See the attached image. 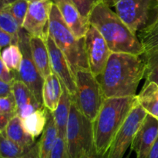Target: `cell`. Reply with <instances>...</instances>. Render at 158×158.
I'll return each mask as SVG.
<instances>
[{"label":"cell","instance_id":"cell-16","mask_svg":"<svg viewBox=\"0 0 158 158\" xmlns=\"http://www.w3.org/2000/svg\"><path fill=\"white\" fill-rule=\"evenodd\" d=\"M30 47L34 63L41 75L45 78L52 72L46 40L41 37L31 36Z\"/></svg>","mask_w":158,"mask_h":158},{"label":"cell","instance_id":"cell-9","mask_svg":"<svg viewBox=\"0 0 158 158\" xmlns=\"http://www.w3.org/2000/svg\"><path fill=\"white\" fill-rule=\"evenodd\" d=\"M147 114L137 99L127 119L114 138L106 158H124L127 150L131 147L134 136Z\"/></svg>","mask_w":158,"mask_h":158},{"label":"cell","instance_id":"cell-4","mask_svg":"<svg viewBox=\"0 0 158 158\" xmlns=\"http://www.w3.org/2000/svg\"><path fill=\"white\" fill-rule=\"evenodd\" d=\"M49 36L66 56L73 74L80 68L89 69L84 37H76L53 2L49 15Z\"/></svg>","mask_w":158,"mask_h":158},{"label":"cell","instance_id":"cell-37","mask_svg":"<svg viewBox=\"0 0 158 158\" xmlns=\"http://www.w3.org/2000/svg\"><path fill=\"white\" fill-rule=\"evenodd\" d=\"M17 0H0V3H1V8L4 7V6H7L9 5L12 4V3L15 2Z\"/></svg>","mask_w":158,"mask_h":158},{"label":"cell","instance_id":"cell-31","mask_svg":"<svg viewBox=\"0 0 158 158\" xmlns=\"http://www.w3.org/2000/svg\"><path fill=\"white\" fill-rule=\"evenodd\" d=\"M47 158H69L66 148V139L58 136Z\"/></svg>","mask_w":158,"mask_h":158},{"label":"cell","instance_id":"cell-25","mask_svg":"<svg viewBox=\"0 0 158 158\" xmlns=\"http://www.w3.org/2000/svg\"><path fill=\"white\" fill-rule=\"evenodd\" d=\"M1 60L10 70L18 71L23 60V53L19 46L12 44L2 49Z\"/></svg>","mask_w":158,"mask_h":158},{"label":"cell","instance_id":"cell-32","mask_svg":"<svg viewBox=\"0 0 158 158\" xmlns=\"http://www.w3.org/2000/svg\"><path fill=\"white\" fill-rule=\"evenodd\" d=\"M1 71H0V80L9 84H13L16 81L15 71L9 69L1 60Z\"/></svg>","mask_w":158,"mask_h":158},{"label":"cell","instance_id":"cell-21","mask_svg":"<svg viewBox=\"0 0 158 158\" xmlns=\"http://www.w3.org/2000/svg\"><path fill=\"white\" fill-rule=\"evenodd\" d=\"M48 115L49 110L45 106L36 110L29 116L22 119L23 128L34 138L38 137L43 134L46 128L48 122Z\"/></svg>","mask_w":158,"mask_h":158},{"label":"cell","instance_id":"cell-20","mask_svg":"<svg viewBox=\"0 0 158 158\" xmlns=\"http://www.w3.org/2000/svg\"><path fill=\"white\" fill-rule=\"evenodd\" d=\"M138 103L147 113L158 119V85L145 81L141 91L137 94Z\"/></svg>","mask_w":158,"mask_h":158},{"label":"cell","instance_id":"cell-35","mask_svg":"<svg viewBox=\"0 0 158 158\" xmlns=\"http://www.w3.org/2000/svg\"><path fill=\"white\" fill-rule=\"evenodd\" d=\"M12 85L0 80V98L7 97L12 94Z\"/></svg>","mask_w":158,"mask_h":158},{"label":"cell","instance_id":"cell-14","mask_svg":"<svg viewBox=\"0 0 158 158\" xmlns=\"http://www.w3.org/2000/svg\"><path fill=\"white\" fill-rule=\"evenodd\" d=\"M56 5L69 29L72 30L77 39L85 37L89 29V20L80 14L77 8L69 0H52Z\"/></svg>","mask_w":158,"mask_h":158},{"label":"cell","instance_id":"cell-34","mask_svg":"<svg viewBox=\"0 0 158 158\" xmlns=\"http://www.w3.org/2000/svg\"><path fill=\"white\" fill-rule=\"evenodd\" d=\"M18 158H41L39 141H37V142L34 143V145L31 147V149L27 153Z\"/></svg>","mask_w":158,"mask_h":158},{"label":"cell","instance_id":"cell-12","mask_svg":"<svg viewBox=\"0 0 158 158\" xmlns=\"http://www.w3.org/2000/svg\"><path fill=\"white\" fill-rule=\"evenodd\" d=\"M46 41L52 73L59 77L62 85L66 87L73 99L75 96L77 90L75 75L71 69L67 58L49 36H48Z\"/></svg>","mask_w":158,"mask_h":158},{"label":"cell","instance_id":"cell-2","mask_svg":"<svg viewBox=\"0 0 158 158\" xmlns=\"http://www.w3.org/2000/svg\"><path fill=\"white\" fill-rule=\"evenodd\" d=\"M89 24L101 33L112 53H126L141 56L144 50L137 33L103 1L93 9Z\"/></svg>","mask_w":158,"mask_h":158},{"label":"cell","instance_id":"cell-19","mask_svg":"<svg viewBox=\"0 0 158 158\" xmlns=\"http://www.w3.org/2000/svg\"><path fill=\"white\" fill-rule=\"evenodd\" d=\"M1 132L4 133L9 139L27 148L32 147L36 142L35 138L25 130L23 128L22 119L17 115L9 121L6 128Z\"/></svg>","mask_w":158,"mask_h":158},{"label":"cell","instance_id":"cell-23","mask_svg":"<svg viewBox=\"0 0 158 158\" xmlns=\"http://www.w3.org/2000/svg\"><path fill=\"white\" fill-rule=\"evenodd\" d=\"M137 36L144 53L152 52L158 49V15L152 23L137 33Z\"/></svg>","mask_w":158,"mask_h":158},{"label":"cell","instance_id":"cell-17","mask_svg":"<svg viewBox=\"0 0 158 158\" xmlns=\"http://www.w3.org/2000/svg\"><path fill=\"white\" fill-rule=\"evenodd\" d=\"M63 94V85L59 77L51 73L44 78L43 87V105L51 112L56 111Z\"/></svg>","mask_w":158,"mask_h":158},{"label":"cell","instance_id":"cell-11","mask_svg":"<svg viewBox=\"0 0 158 158\" xmlns=\"http://www.w3.org/2000/svg\"><path fill=\"white\" fill-rule=\"evenodd\" d=\"M52 5V0L29 3L22 28L31 36L46 40L49 36V15Z\"/></svg>","mask_w":158,"mask_h":158},{"label":"cell","instance_id":"cell-10","mask_svg":"<svg viewBox=\"0 0 158 158\" xmlns=\"http://www.w3.org/2000/svg\"><path fill=\"white\" fill-rule=\"evenodd\" d=\"M84 39L89 68L97 77L103 72L112 51L101 33L92 25L89 26Z\"/></svg>","mask_w":158,"mask_h":158},{"label":"cell","instance_id":"cell-41","mask_svg":"<svg viewBox=\"0 0 158 158\" xmlns=\"http://www.w3.org/2000/svg\"><path fill=\"white\" fill-rule=\"evenodd\" d=\"M156 2H157V4H158V0H156Z\"/></svg>","mask_w":158,"mask_h":158},{"label":"cell","instance_id":"cell-13","mask_svg":"<svg viewBox=\"0 0 158 158\" xmlns=\"http://www.w3.org/2000/svg\"><path fill=\"white\" fill-rule=\"evenodd\" d=\"M158 137V119L147 114L137 130L131 144V150L137 158H148L153 145Z\"/></svg>","mask_w":158,"mask_h":158},{"label":"cell","instance_id":"cell-6","mask_svg":"<svg viewBox=\"0 0 158 158\" xmlns=\"http://www.w3.org/2000/svg\"><path fill=\"white\" fill-rule=\"evenodd\" d=\"M74 75L77 90L73 100L79 110L94 122L106 99L101 85L89 69L80 68Z\"/></svg>","mask_w":158,"mask_h":158},{"label":"cell","instance_id":"cell-33","mask_svg":"<svg viewBox=\"0 0 158 158\" xmlns=\"http://www.w3.org/2000/svg\"><path fill=\"white\" fill-rule=\"evenodd\" d=\"M19 38H15L12 34L0 30V46L2 49L9 46L12 44L19 45Z\"/></svg>","mask_w":158,"mask_h":158},{"label":"cell","instance_id":"cell-26","mask_svg":"<svg viewBox=\"0 0 158 158\" xmlns=\"http://www.w3.org/2000/svg\"><path fill=\"white\" fill-rule=\"evenodd\" d=\"M145 63V81L154 82L158 85V49L142 54Z\"/></svg>","mask_w":158,"mask_h":158},{"label":"cell","instance_id":"cell-22","mask_svg":"<svg viewBox=\"0 0 158 158\" xmlns=\"http://www.w3.org/2000/svg\"><path fill=\"white\" fill-rule=\"evenodd\" d=\"M58 129L55 123L52 113L49 111L46 126L39 140L41 158H47L58 138Z\"/></svg>","mask_w":158,"mask_h":158},{"label":"cell","instance_id":"cell-29","mask_svg":"<svg viewBox=\"0 0 158 158\" xmlns=\"http://www.w3.org/2000/svg\"><path fill=\"white\" fill-rule=\"evenodd\" d=\"M17 115L16 103L13 93L7 97L0 98V116L12 119Z\"/></svg>","mask_w":158,"mask_h":158},{"label":"cell","instance_id":"cell-5","mask_svg":"<svg viewBox=\"0 0 158 158\" xmlns=\"http://www.w3.org/2000/svg\"><path fill=\"white\" fill-rule=\"evenodd\" d=\"M66 143L69 158L97 155L94 150L93 122L79 110L73 100L66 127Z\"/></svg>","mask_w":158,"mask_h":158},{"label":"cell","instance_id":"cell-8","mask_svg":"<svg viewBox=\"0 0 158 158\" xmlns=\"http://www.w3.org/2000/svg\"><path fill=\"white\" fill-rule=\"evenodd\" d=\"M30 37L24 29L19 31V46L23 53V60L19 70L15 71L16 80L22 81L33 93L37 100L43 105V87L44 78L35 66L32 57L30 47Z\"/></svg>","mask_w":158,"mask_h":158},{"label":"cell","instance_id":"cell-27","mask_svg":"<svg viewBox=\"0 0 158 158\" xmlns=\"http://www.w3.org/2000/svg\"><path fill=\"white\" fill-rule=\"evenodd\" d=\"M0 28L1 30L12 34L15 38H19V31L22 27L6 6L1 8L0 10Z\"/></svg>","mask_w":158,"mask_h":158},{"label":"cell","instance_id":"cell-39","mask_svg":"<svg viewBox=\"0 0 158 158\" xmlns=\"http://www.w3.org/2000/svg\"><path fill=\"white\" fill-rule=\"evenodd\" d=\"M29 3H32V2H40V1H43V0H26Z\"/></svg>","mask_w":158,"mask_h":158},{"label":"cell","instance_id":"cell-15","mask_svg":"<svg viewBox=\"0 0 158 158\" xmlns=\"http://www.w3.org/2000/svg\"><path fill=\"white\" fill-rule=\"evenodd\" d=\"M12 93L16 103L17 116L22 119L44 107L22 81L16 80L14 82Z\"/></svg>","mask_w":158,"mask_h":158},{"label":"cell","instance_id":"cell-28","mask_svg":"<svg viewBox=\"0 0 158 158\" xmlns=\"http://www.w3.org/2000/svg\"><path fill=\"white\" fill-rule=\"evenodd\" d=\"M29 5V3L26 0H17L15 2L6 6L21 27H23V22L27 14Z\"/></svg>","mask_w":158,"mask_h":158},{"label":"cell","instance_id":"cell-40","mask_svg":"<svg viewBox=\"0 0 158 158\" xmlns=\"http://www.w3.org/2000/svg\"><path fill=\"white\" fill-rule=\"evenodd\" d=\"M130 156H131V153H129V154H128L127 156H125L124 158H130Z\"/></svg>","mask_w":158,"mask_h":158},{"label":"cell","instance_id":"cell-18","mask_svg":"<svg viewBox=\"0 0 158 158\" xmlns=\"http://www.w3.org/2000/svg\"><path fill=\"white\" fill-rule=\"evenodd\" d=\"M72 100L73 99L68 90L66 89V87L63 85V94H62L61 99L56 111L52 112L57 129H58L59 136L65 139H66V127H67L69 113H70Z\"/></svg>","mask_w":158,"mask_h":158},{"label":"cell","instance_id":"cell-30","mask_svg":"<svg viewBox=\"0 0 158 158\" xmlns=\"http://www.w3.org/2000/svg\"><path fill=\"white\" fill-rule=\"evenodd\" d=\"M85 19L89 18L93 9L103 0H69Z\"/></svg>","mask_w":158,"mask_h":158},{"label":"cell","instance_id":"cell-24","mask_svg":"<svg viewBox=\"0 0 158 158\" xmlns=\"http://www.w3.org/2000/svg\"><path fill=\"white\" fill-rule=\"evenodd\" d=\"M31 147H23L0 133V158H18L27 153Z\"/></svg>","mask_w":158,"mask_h":158},{"label":"cell","instance_id":"cell-3","mask_svg":"<svg viewBox=\"0 0 158 158\" xmlns=\"http://www.w3.org/2000/svg\"><path fill=\"white\" fill-rule=\"evenodd\" d=\"M137 102V95L105 99L93 122L94 150L99 158H106L117 133Z\"/></svg>","mask_w":158,"mask_h":158},{"label":"cell","instance_id":"cell-38","mask_svg":"<svg viewBox=\"0 0 158 158\" xmlns=\"http://www.w3.org/2000/svg\"><path fill=\"white\" fill-rule=\"evenodd\" d=\"M82 158H99L97 155H85Z\"/></svg>","mask_w":158,"mask_h":158},{"label":"cell","instance_id":"cell-1","mask_svg":"<svg viewBox=\"0 0 158 158\" xmlns=\"http://www.w3.org/2000/svg\"><path fill=\"white\" fill-rule=\"evenodd\" d=\"M145 70L142 56L112 53L103 72L97 78L106 99L136 96Z\"/></svg>","mask_w":158,"mask_h":158},{"label":"cell","instance_id":"cell-7","mask_svg":"<svg viewBox=\"0 0 158 158\" xmlns=\"http://www.w3.org/2000/svg\"><path fill=\"white\" fill-rule=\"evenodd\" d=\"M134 31L138 33L158 15L156 0H103Z\"/></svg>","mask_w":158,"mask_h":158},{"label":"cell","instance_id":"cell-36","mask_svg":"<svg viewBox=\"0 0 158 158\" xmlns=\"http://www.w3.org/2000/svg\"><path fill=\"white\" fill-rule=\"evenodd\" d=\"M148 158H158V137L153 145Z\"/></svg>","mask_w":158,"mask_h":158}]
</instances>
